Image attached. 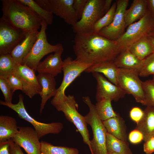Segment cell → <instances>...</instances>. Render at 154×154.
Returning <instances> with one entry per match:
<instances>
[{"label":"cell","instance_id":"obj_10","mask_svg":"<svg viewBox=\"0 0 154 154\" xmlns=\"http://www.w3.org/2000/svg\"><path fill=\"white\" fill-rule=\"evenodd\" d=\"M139 76L137 71L119 68L118 84L126 94H131L136 102L143 104L144 99L143 82Z\"/></svg>","mask_w":154,"mask_h":154},{"label":"cell","instance_id":"obj_46","mask_svg":"<svg viewBox=\"0 0 154 154\" xmlns=\"http://www.w3.org/2000/svg\"><path fill=\"white\" fill-rule=\"evenodd\" d=\"M111 154H119L117 153H112Z\"/></svg>","mask_w":154,"mask_h":154},{"label":"cell","instance_id":"obj_15","mask_svg":"<svg viewBox=\"0 0 154 154\" xmlns=\"http://www.w3.org/2000/svg\"><path fill=\"white\" fill-rule=\"evenodd\" d=\"M97 82L96 98L97 102L104 99H108L116 102L123 98L126 94L118 85L108 80L101 74L92 73Z\"/></svg>","mask_w":154,"mask_h":154},{"label":"cell","instance_id":"obj_17","mask_svg":"<svg viewBox=\"0 0 154 154\" xmlns=\"http://www.w3.org/2000/svg\"><path fill=\"white\" fill-rule=\"evenodd\" d=\"M63 51V47L54 54L48 56L43 61L40 62L36 71L38 73L48 74L54 77L56 76L62 71L63 61L61 55Z\"/></svg>","mask_w":154,"mask_h":154},{"label":"cell","instance_id":"obj_2","mask_svg":"<svg viewBox=\"0 0 154 154\" xmlns=\"http://www.w3.org/2000/svg\"><path fill=\"white\" fill-rule=\"evenodd\" d=\"M2 18L15 28L25 32L38 31L42 19L19 0H1Z\"/></svg>","mask_w":154,"mask_h":154},{"label":"cell","instance_id":"obj_13","mask_svg":"<svg viewBox=\"0 0 154 154\" xmlns=\"http://www.w3.org/2000/svg\"><path fill=\"white\" fill-rule=\"evenodd\" d=\"M27 32L15 28L1 17L0 55L10 54L14 48L25 38Z\"/></svg>","mask_w":154,"mask_h":154},{"label":"cell","instance_id":"obj_24","mask_svg":"<svg viewBox=\"0 0 154 154\" xmlns=\"http://www.w3.org/2000/svg\"><path fill=\"white\" fill-rule=\"evenodd\" d=\"M103 122L108 133L119 139L127 141L125 124L119 115L118 114Z\"/></svg>","mask_w":154,"mask_h":154},{"label":"cell","instance_id":"obj_27","mask_svg":"<svg viewBox=\"0 0 154 154\" xmlns=\"http://www.w3.org/2000/svg\"><path fill=\"white\" fill-rule=\"evenodd\" d=\"M147 36L144 37L135 42L129 48L131 53L142 60L153 52Z\"/></svg>","mask_w":154,"mask_h":154},{"label":"cell","instance_id":"obj_1","mask_svg":"<svg viewBox=\"0 0 154 154\" xmlns=\"http://www.w3.org/2000/svg\"><path fill=\"white\" fill-rule=\"evenodd\" d=\"M73 42L75 59L86 63L114 61L121 52L116 41L93 31L76 34Z\"/></svg>","mask_w":154,"mask_h":154},{"label":"cell","instance_id":"obj_43","mask_svg":"<svg viewBox=\"0 0 154 154\" xmlns=\"http://www.w3.org/2000/svg\"><path fill=\"white\" fill-rule=\"evenodd\" d=\"M148 11L154 19V0H146Z\"/></svg>","mask_w":154,"mask_h":154},{"label":"cell","instance_id":"obj_33","mask_svg":"<svg viewBox=\"0 0 154 154\" xmlns=\"http://www.w3.org/2000/svg\"><path fill=\"white\" fill-rule=\"evenodd\" d=\"M144 99L142 105L154 107V80L143 82Z\"/></svg>","mask_w":154,"mask_h":154},{"label":"cell","instance_id":"obj_34","mask_svg":"<svg viewBox=\"0 0 154 154\" xmlns=\"http://www.w3.org/2000/svg\"><path fill=\"white\" fill-rule=\"evenodd\" d=\"M139 74V76L142 77L154 75V52L143 60Z\"/></svg>","mask_w":154,"mask_h":154},{"label":"cell","instance_id":"obj_8","mask_svg":"<svg viewBox=\"0 0 154 154\" xmlns=\"http://www.w3.org/2000/svg\"><path fill=\"white\" fill-rule=\"evenodd\" d=\"M78 106L74 96L69 95L54 107L58 111L63 112L66 119L75 125L82 135L83 142L88 145L90 149V140L88 124L84 117L78 111Z\"/></svg>","mask_w":154,"mask_h":154},{"label":"cell","instance_id":"obj_35","mask_svg":"<svg viewBox=\"0 0 154 154\" xmlns=\"http://www.w3.org/2000/svg\"><path fill=\"white\" fill-rule=\"evenodd\" d=\"M0 88L4 96L5 102L12 103L13 93L7 78H0Z\"/></svg>","mask_w":154,"mask_h":154},{"label":"cell","instance_id":"obj_41","mask_svg":"<svg viewBox=\"0 0 154 154\" xmlns=\"http://www.w3.org/2000/svg\"><path fill=\"white\" fill-rule=\"evenodd\" d=\"M11 154H25L20 147L11 139L9 141Z\"/></svg>","mask_w":154,"mask_h":154},{"label":"cell","instance_id":"obj_4","mask_svg":"<svg viewBox=\"0 0 154 154\" xmlns=\"http://www.w3.org/2000/svg\"><path fill=\"white\" fill-rule=\"evenodd\" d=\"M112 0H88L81 19L72 26L76 34L93 31L96 23L108 11Z\"/></svg>","mask_w":154,"mask_h":154},{"label":"cell","instance_id":"obj_44","mask_svg":"<svg viewBox=\"0 0 154 154\" xmlns=\"http://www.w3.org/2000/svg\"><path fill=\"white\" fill-rule=\"evenodd\" d=\"M148 39L150 43L154 52V38L151 36H148Z\"/></svg>","mask_w":154,"mask_h":154},{"label":"cell","instance_id":"obj_45","mask_svg":"<svg viewBox=\"0 0 154 154\" xmlns=\"http://www.w3.org/2000/svg\"><path fill=\"white\" fill-rule=\"evenodd\" d=\"M148 35L154 38V26L150 31Z\"/></svg>","mask_w":154,"mask_h":154},{"label":"cell","instance_id":"obj_38","mask_svg":"<svg viewBox=\"0 0 154 154\" xmlns=\"http://www.w3.org/2000/svg\"><path fill=\"white\" fill-rule=\"evenodd\" d=\"M144 114V111L139 107H135L132 108L129 112L130 116L131 119L138 123L141 120Z\"/></svg>","mask_w":154,"mask_h":154},{"label":"cell","instance_id":"obj_42","mask_svg":"<svg viewBox=\"0 0 154 154\" xmlns=\"http://www.w3.org/2000/svg\"><path fill=\"white\" fill-rule=\"evenodd\" d=\"M0 154H11L9 141L0 143Z\"/></svg>","mask_w":154,"mask_h":154},{"label":"cell","instance_id":"obj_19","mask_svg":"<svg viewBox=\"0 0 154 154\" xmlns=\"http://www.w3.org/2000/svg\"><path fill=\"white\" fill-rule=\"evenodd\" d=\"M39 32L38 31L27 32L25 38L12 51L10 54L16 64H21L36 42Z\"/></svg>","mask_w":154,"mask_h":154},{"label":"cell","instance_id":"obj_48","mask_svg":"<svg viewBox=\"0 0 154 154\" xmlns=\"http://www.w3.org/2000/svg\"><path fill=\"white\" fill-rule=\"evenodd\" d=\"M153 76H154V75H153Z\"/></svg>","mask_w":154,"mask_h":154},{"label":"cell","instance_id":"obj_36","mask_svg":"<svg viewBox=\"0 0 154 154\" xmlns=\"http://www.w3.org/2000/svg\"><path fill=\"white\" fill-rule=\"evenodd\" d=\"M7 79L13 93L18 90L22 91V83L19 78L16 74L13 72L9 75Z\"/></svg>","mask_w":154,"mask_h":154},{"label":"cell","instance_id":"obj_16","mask_svg":"<svg viewBox=\"0 0 154 154\" xmlns=\"http://www.w3.org/2000/svg\"><path fill=\"white\" fill-rule=\"evenodd\" d=\"M35 72L33 69L21 64H17L13 72L21 81L22 91L30 98L36 94H39L41 90Z\"/></svg>","mask_w":154,"mask_h":154},{"label":"cell","instance_id":"obj_31","mask_svg":"<svg viewBox=\"0 0 154 154\" xmlns=\"http://www.w3.org/2000/svg\"><path fill=\"white\" fill-rule=\"evenodd\" d=\"M19 1L31 8L48 25L51 24L53 21V14L40 6L33 0H19Z\"/></svg>","mask_w":154,"mask_h":154},{"label":"cell","instance_id":"obj_7","mask_svg":"<svg viewBox=\"0 0 154 154\" xmlns=\"http://www.w3.org/2000/svg\"><path fill=\"white\" fill-rule=\"evenodd\" d=\"M19 98V101L17 104L8 103L0 100V104L11 109L17 113L21 118L30 123L38 133L40 139L47 134H58L61 131L63 128L62 123L58 122L45 123L36 120L29 114L26 110L24 104L23 96L20 94Z\"/></svg>","mask_w":154,"mask_h":154},{"label":"cell","instance_id":"obj_39","mask_svg":"<svg viewBox=\"0 0 154 154\" xmlns=\"http://www.w3.org/2000/svg\"><path fill=\"white\" fill-rule=\"evenodd\" d=\"M128 139L131 143L137 144L143 140V136L140 131L135 129L130 133Z\"/></svg>","mask_w":154,"mask_h":154},{"label":"cell","instance_id":"obj_29","mask_svg":"<svg viewBox=\"0 0 154 154\" xmlns=\"http://www.w3.org/2000/svg\"><path fill=\"white\" fill-rule=\"evenodd\" d=\"M40 142L41 154H79L76 148L55 146L44 141Z\"/></svg>","mask_w":154,"mask_h":154},{"label":"cell","instance_id":"obj_6","mask_svg":"<svg viewBox=\"0 0 154 154\" xmlns=\"http://www.w3.org/2000/svg\"><path fill=\"white\" fill-rule=\"evenodd\" d=\"M154 26V19L148 11L141 19L127 26L123 35L116 40L121 52L128 49L135 42L148 36Z\"/></svg>","mask_w":154,"mask_h":154},{"label":"cell","instance_id":"obj_12","mask_svg":"<svg viewBox=\"0 0 154 154\" xmlns=\"http://www.w3.org/2000/svg\"><path fill=\"white\" fill-rule=\"evenodd\" d=\"M42 8L62 19L72 26L78 21L73 7L74 0H36Z\"/></svg>","mask_w":154,"mask_h":154},{"label":"cell","instance_id":"obj_30","mask_svg":"<svg viewBox=\"0 0 154 154\" xmlns=\"http://www.w3.org/2000/svg\"><path fill=\"white\" fill-rule=\"evenodd\" d=\"M17 64L10 54L0 55V78H7L13 72Z\"/></svg>","mask_w":154,"mask_h":154},{"label":"cell","instance_id":"obj_11","mask_svg":"<svg viewBox=\"0 0 154 154\" xmlns=\"http://www.w3.org/2000/svg\"><path fill=\"white\" fill-rule=\"evenodd\" d=\"M116 9L114 19L108 26L98 33L110 40L116 41L124 33L126 27L125 16L129 0H116Z\"/></svg>","mask_w":154,"mask_h":154},{"label":"cell","instance_id":"obj_25","mask_svg":"<svg viewBox=\"0 0 154 154\" xmlns=\"http://www.w3.org/2000/svg\"><path fill=\"white\" fill-rule=\"evenodd\" d=\"M148 9L146 0H133L125 13L126 27L142 18Z\"/></svg>","mask_w":154,"mask_h":154},{"label":"cell","instance_id":"obj_26","mask_svg":"<svg viewBox=\"0 0 154 154\" xmlns=\"http://www.w3.org/2000/svg\"><path fill=\"white\" fill-rule=\"evenodd\" d=\"M106 146L108 154H133L127 141L119 139L107 133Z\"/></svg>","mask_w":154,"mask_h":154},{"label":"cell","instance_id":"obj_23","mask_svg":"<svg viewBox=\"0 0 154 154\" xmlns=\"http://www.w3.org/2000/svg\"><path fill=\"white\" fill-rule=\"evenodd\" d=\"M16 120L9 116H0V143L12 139L18 132Z\"/></svg>","mask_w":154,"mask_h":154},{"label":"cell","instance_id":"obj_37","mask_svg":"<svg viewBox=\"0 0 154 154\" xmlns=\"http://www.w3.org/2000/svg\"><path fill=\"white\" fill-rule=\"evenodd\" d=\"M88 0H74L73 7L78 21L81 18Z\"/></svg>","mask_w":154,"mask_h":154},{"label":"cell","instance_id":"obj_18","mask_svg":"<svg viewBox=\"0 0 154 154\" xmlns=\"http://www.w3.org/2000/svg\"><path fill=\"white\" fill-rule=\"evenodd\" d=\"M41 88L39 94L41 98L40 112L41 113L48 100L56 95L57 89L56 86V82L54 77L45 73H38L37 76Z\"/></svg>","mask_w":154,"mask_h":154},{"label":"cell","instance_id":"obj_28","mask_svg":"<svg viewBox=\"0 0 154 154\" xmlns=\"http://www.w3.org/2000/svg\"><path fill=\"white\" fill-rule=\"evenodd\" d=\"M112 101L109 99H104L97 102L95 105L97 114L102 121L118 115L113 109Z\"/></svg>","mask_w":154,"mask_h":154},{"label":"cell","instance_id":"obj_3","mask_svg":"<svg viewBox=\"0 0 154 154\" xmlns=\"http://www.w3.org/2000/svg\"><path fill=\"white\" fill-rule=\"evenodd\" d=\"M83 102L88 106L89 111L84 116L88 124L91 127L93 137L90 140L92 154H108L106 146L107 131L97 113L95 105L92 103L88 96L82 98Z\"/></svg>","mask_w":154,"mask_h":154},{"label":"cell","instance_id":"obj_32","mask_svg":"<svg viewBox=\"0 0 154 154\" xmlns=\"http://www.w3.org/2000/svg\"><path fill=\"white\" fill-rule=\"evenodd\" d=\"M117 4L116 1L112 3L107 13L95 24L93 31L96 33L103 28L109 26L112 22L115 14Z\"/></svg>","mask_w":154,"mask_h":154},{"label":"cell","instance_id":"obj_14","mask_svg":"<svg viewBox=\"0 0 154 154\" xmlns=\"http://www.w3.org/2000/svg\"><path fill=\"white\" fill-rule=\"evenodd\" d=\"M38 133L32 127H19L18 133L12 140L23 148L27 154H41V142Z\"/></svg>","mask_w":154,"mask_h":154},{"label":"cell","instance_id":"obj_40","mask_svg":"<svg viewBox=\"0 0 154 154\" xmlns=\"http://www.w3.org/2000/svg\"><path fill=\"white\" fill-rule=\"evenodd\" d=\"M143 151L147 154H151L154 152V136L145 142Z\"/></svg>","mask_w":154,"mask_h":154},{"label":"cell","instance_id":"obj_20","mask_svg":"<svg viewBox=\"0 0 154 154\" xmlns=\"http://www.w3.org/2000/svg\"><path fill=\"white\" fill-rule=\"evenodd\" d=\"M119 69L114 61H111L93 64L86 69L85 72L87 73H102L110 82L118 85L117 76Z\"/></svg>","mask_w":154,"mask_h":154},{"label":"cell","instance_id":"obj_47","mask_svg":"<svg viewBox=\"0 0 154 154\" xmlns=\"http://www.w3.org/2000/svg\"><path fill=\"white\" fill-rule=\"evenodd\" d=\"M153 79L154 80V76H153Z\"/></svg>","mask_w":154,"mask_h":154},{"label":"cell","instance_id":"obj_21","mask_svg":"<svg viewBox=\"0 0 154 154\" xmlns=\"http://www.w3.org/2000/svg\"><path fill=\"white\" fill-rule=\"evenodd\" d=\"M135 129L140 131L145 142L154 136V107L146 106L143 117L137 123Z\"/></svg>","mask_w":154,"mask_h":154},{"label":"cell","instance_id":"obj_22","mask_svg":"<svg viewBox=\"0 0 154 154\" xmlns=\"http://www.w3.org/2000/svg\"><path fill=\"white\" fill-rule=\"evenodd\" d=\"M114 61L119 68L133 70L139 72L143 60L131 53L128 49L121 52Z\"/></svg>","mask_w":154,"mask_h":154},{"label":"cell","instance_id":"obj_9","mask_svg":"<svg viewBox=\"0 0 154 154\" xmlns=\"http://www.w3.org/2000/svg\"><path fill=\"white\" fill-rule=\"evenodd\" d=\"M76 59L74 60L70 56L63 61L62 71L63 77L60 86L57 88L56 95L51 101V104L54 106L62 101L66 96L65 91L70 84L84 71L91 66Z\"/></svg>","mask_w":154,"mask_h":154},{"label":"cell","instance_id":"obj_5","mask_svg":"<svg viewBox=\"0 0 154 154\" xmlns=\"http://www.w3.org/2000/svg\"><path fill=\"white\" fill-rule=\"evenodd\" d=\"M48 25L46 21L42 19L40 30L37 40L21 64L27 66L35 71L43 57L49 53L54 52L63 47L61 44L52 45L48 41L46 33Z\"/></svg>","mask_w":154,"mask_h":154}]
</instances>
